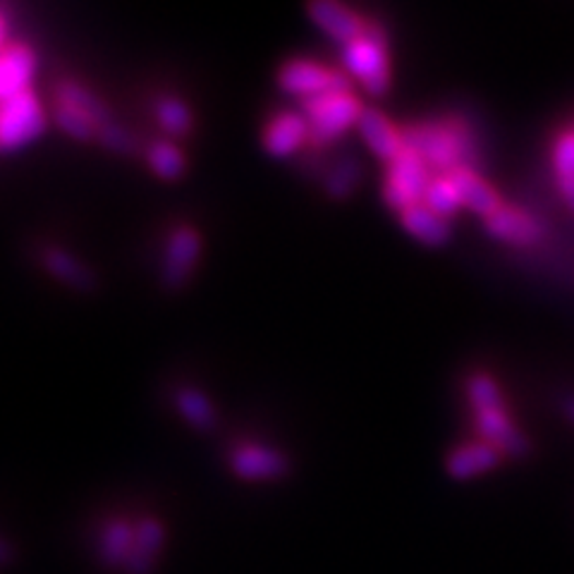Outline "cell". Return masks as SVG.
<instances>
[{
    "label": "cell",
    "mask_w": 574,
    "mask_h": 574,
    "mask_svg": "<svg viewBox=\"0 0 574 574\" xmlns=\"http://www.w3.org/2000/svg\"><path fill=\"white\" fill-rule=\"evenodd\" d=\"M403 144L431 170L443 176H452L455 170H472L476 161L474 137L462 120L409 125L403 130Z\"/></svg>",
    "instance_id": "obj_1"
},
{
    "label": "cell",
    "mask_w": 574,
    "mask_h": 574,
    "mask_svg": "<svg viewBox=\"0 0 574 574\" xmlns=\"http://www.w3.org/2000/svg\"><path fill=\"white\" fill-rule=\"evenodd\" d=\"M364 105L352 91L322 93L302 101V115L312 130V144L328 146L340 139L347 130L357 127Z\"/></svg>",
    "instance_id": "obj_2"
},
{
    "label": "cell",
    "mask_w": 574,
    "mask_h": 574,
    "mask_svg": "<svg viewBox=\"0 0 574 574\" xmlns=\"http://www.w3.org/2000/svg\"><path fill=\"white\" fill-rule=\"evenodd\" d=\"M345 70L357 77L371 97H383L391 89L389 48H385V32L379 24H367V32L357 42L342 46Z\"/></svg>",
    "instance_id": "obj_3"
},
{
    "label": "cell",
    "mask_w": 574,
    "mask_h": 574,
    "mask_svg": "<svg viewBox=\"0 0 574 574\" xmlns=\"http://www.w3.org/2000/svg\"><path fill=\"white\" fill-rule=\"evenodd\" d=\"M46 130V115L32 89L0 103V151H18Z\"/></svg>",
    "instance_id": "obj_4"
},
{
    "label": "cell",
    "mask_w": 574,
    "mask_h": 574,
    "mask_svg": "<svg viewBox=\"0 0 574 574\" xmlns=\"http://www.w3.org/2000/svg\"><path fill=\"white\" fill-rule=\"evenodd\" d=\"M431 180V168L426 166L417 154L405 149L389 164V176H385L383 184L385 204L399 213L424 204V196L429 192Z\"/></svg>",
    "instance_id": "obj_5"
},
{
    "label": "cell",
    "mask_w": 574,
    "mask_h": 574,
    "mask_svg": "<svg viewBox=\"0 0 574 574\" xmlns=\"http://www.w3.org/2000/svg\"><path fill=\"white\" fill-rule=\"evenodd\" d=\"M278 87L290 97L312 99L322 97V93L350 91V79L345 72L326 68L322 63L314 60H288L283 68L278 70Z\"/></svg>",
    "instance_id": "obj_6"
},
{
    "label": "cell",
    "mask_w": 574,
    "mask_h": 574,
    "mask_svg": "<svg viewBox=\"0 0 574 574\" xmlns=\"http://www.w3.org/2000/svg\"><path fill=\"white\" fill-rule=\"evenodd\" d=\"M202 257V235L192 225H180L170 233L164 261H161V283L168 290H180L190 283L194 269Z\"/></svg>",
    "instance_id": "obj_7"
},
{
    "label": "cell",
    "mask_w": 574,
    "mask_h": 574,
    "mask_svg": "<svg viewBox=\"0 0 574 574\" xmlns=\"http://www.w3.org/2000/svg\"><path fill=\"white\" fill-rule=\"evenodd\" d=\"M230 470L243 482H275L290 472V462L271 446L245 443L233 450Z\"/></svg>",
    "instance_id": "obj_8"
},
{
    "label": "cell",
    "mask_w": 574,
    "mask_h": 574,
    "mask_svg": "<svg viewBox=\"0 0 574 574\" xmlns=\"http://www.w3.org/2000/svg\"><path fill=\"white\" fill-rule=\"evenodd\" d=\"M261 142L269 156L290 158L300 154L306 144H312V130L302 113L285 111L266 123Z\"/></svg>",
    "instance_id": "obj_9"
},
{
    "label": "cell",
    "mask_w": 574,
    "mask_h": 574,
    "mask_svg": "<svg viewBox=\"0 0 574 574\" xmlns=\"http://www.w3.org/2000/svg\"><path fill=\"white\" fill-rule=\"evenodd\" d=\"M306 12H309V20L318 30L342 46L357 42V38L367 32L369 24L364 18H359L354 10L336 3V0H316V3L306 8Z\"/></svg>",
    "instance_id": "obj_10"
},
{
    "label": "cell",
    "mask_w": 574,
    "mask_h": 574,
    "mask_svg": "<svg viewBox=\"0 0 574 574\" xmlns=\"http://www.w3.org/2000/svg\"><path fill=\"white\" fill-rule=\"evenodd\" d=\"M359 135H362L364 144L369 146V151L373 156H379L381 161L391 164L393 158L405 151L403 144V132L395 130L389 117H385L376 109H364L362 117L357 123Z\"/></svg>",
    "instance_id": "obj_11"
},
{
    "label": "cell",
    "mask_w": 574,
    "mask_h": 574,
    "mask_svg": "<svg viewBox=\"0 0 574 574\" xmlns=\"http://www.w3.org/2000/svg\"><path fill=\"white\" fill-rule=\"evenodd\" d=\"M36 70V56L30 46L8 44L0 50V103L30 89Z\"/></svg>",
    "instance_id": "obj_12"
},
{
    "label": "cell",
    "mask_w": 574,
    "mask_h": 574,
    "mask_svg": "<svg viewBox=\"0 0 574 574\" xmlns=\"http://www.w3.org/2000/svg\"><path fill=\"white\" fill-rule=\"evenodd\" d=\"M42 266L53 280H58V283L77 292H91L99 285V278L91 271V266H87L82 259H77L75 254L63 247H48L42 254Z\"/></svg>",
    "instance_id": "obj_13"
},
{
    "label": "cell",
    "mask_w": 574,
    "mask_h": 574,
    "mask_svg": "<svg viewBox=\"0 0 574 574\" xmlns=\"http://www.w3.org/2000/svg\"><path fill=\"white\" fill-rule=\"evenodd\" d=\"M166 545V527L156 517L135 522V545L125 563L127 574H151Z\"/></svg>",
    "instance_id": "obj_14"
},
{
    "label": "cell",
    "mask_w": 574,
    "mask_h": 574,
    "mask_svg": "<svg viewBox=\"0 0 574 574\" xmlns=\"http://www.w3.org/2000/svg\"><path fill=\"white\" fill-rule=\"evenodd\" d=\"M476 429L486 443L496 446L500 452L513 458H525L529 452L527 436L507 417L505 409H488L476 414Z\"/></svg>",
    "instance_id": "obj_15"
},
{
    "label": "cell",
    "mask_w": 574,
    "mask_h": 574,
    "mask_svg": "<svg viewBox=\"0 0 574 574\" xmlns=\"http://www.w3.org/2000/svg\"><path fill=\"white\" fill-rule=\"evenodd\" d=\"M486 230L491 237L517 247H529L541 237V225L533 221L527 211L500 206L493 216L486 218Z\"/></svg>",
    "instance_id": "obj_16"
},
{
    "label": "cell",
    "mask_w": 574,
    "mask_h": 574,
    "mask_svg": "<svg viewBox=\"0 0 574 574\" xmlns=\"http://www.w3.org/2000/svg\"><path fill=\"white\" fill-rule=\"evenodd\" d=\"M498 464H500V450L496 446L486 443V440H476V443L460 446L458 450H452L446 460V470L452 479H458V482H466V479L496 470Z\"/></svg>",
    "instance_id": "obj_17"
},
{
    "label": "cell",
    "mask_w": 574,
    "mask_h": 574,
    "mask_svg": "<svg viewBox=\"0 0 574 574\" xmlns=\"http://www.w3.org/2000/svg\"><path fill=\"white\" fill-rule=\"evenodd\" d=\"M450 178L458 187L462 206L472 209L474 213H479V216H484V218L493 216V213L500 209L498 194L493 192V187L479 178L474 170H455Z\"/></svg>",
    "instance_id": "obj_18"
},
{
    "label": "cell",
    "mask_w": 574,
    "mask_h": 574,
    "mask_svg": "<svg viewBox=\"0 0 574 574\" xmlns=\"http://www.w3.org/2000/svg\"><path fill=\"white\" fill-rule=\"evenodd\" d=\"M399 223H403V228L414 239H419V243L429 247H443L450 239V223L446 218L436 216V213L431 209H426L424 204L399 213Z\"/></svg>",
    "instance_id": "obj_19"
},
{
    "label": "cell",
    "mask_w": 574,
    "mask_h": 574,
    "mask_svg": "<svg viewBox=\"0 0 574 574\" xmlns=\"http://www.w3.org/2000/svg\"><path fill=\"white\" fill-rule=\"evenodd\" d=\"M362 180H364L362 161L352 154H345L338 158V161H333L330 166L324 168V190L330 199H336V202L350 199L359 190Z\"/></svg>",
    "instance_id": "obj_20"
},
{
    "label": "cell",
    "mask_w": 574,
    "mask_h": 574,
    "mask_svg": "<svg viewBox=\"0 0 574 574\" xmlns=\"http://www.w3.org/2000/svg\"><path fill=\"white\" fill-rule=\"evenodd\" d=\"M132 545H135V525L127 522V519H111L101 529V563L109 567H125Z\"/></svg>",
    "instance_id": "obj_21"
},
{
    "label": "cell",
    "mask_w": 574,
    "mask_h": 574,
    "mask_svg": "<svg viewBox=\"0 0 574 574\" xmlns=\"http://www.w3.org/2000/svg\"><path fill=\"white\" fill-rule=\"evenodd\" d=\"M56 101L68 103L72 109L87 113L99 127L115 120L109 103H105L101 97H97V93H93L89 87H85L82 82H77V79H60L56 87Z\"/></svg>",
    "instance_id": "obj_22"
},
{
    "label": "cell",
    "mask_w": 574,
    "mask_h": 574,
    "mask_svg": "<svg viewBox=\"0 0 574 574\" xmlns=\"http://www.w3.org/2000/svg\"><path fill=\"white\" fill-rule=\"evenodd\" d=\"M176 409L196 431H211L218 419L216 407H213L211 399L196 389H180L176 393Z\"/></svg>",
    "instance_id": "obj_23"
},
{
    "label": "cell",
    "mask_w": 574,
    "mask_h": 574,
    "mask_svg": "<svg viewBox=\"0 0 574 574\" xmlns=\"http://www.w3.org/2000/svg\"><path fill=\"white\" fill-rule=\"evenodd\" d=\"M146 164L154 170L156 178L166 182H176L184 176L187 158L180 146L170 139H158L146 149Z\"/></svg>",
    "instance_id": "obj_24"
},
{
    "label": "cell",
    "mask_w": 574,
    "mask_h": 574,
    "mask_svg": "<svg viewBox=\"0 0 574 574\" xmlns=\"http://www.w3.org/2000/svg\"><path fill=\"white\" fill-rule=\"evenodd\" d=\"M156 120L166 135L170 137H184L190 135L194 127V115L182 99L178 97H164L156 103Z\"/></svg>",
    "instance_id": "obj_25"
},
{
    "label": "cell",
    "mask_w": 574,
    "mask_h": 574,
    "mask_svg": "<svg viewBox=\"0 0 574 574\" xmlns=\"http://www.w3.org/2000/svg\"><path fill=\"white\" fill-rule=\"evenodd\" d=\"M53 117H56V123L65 132V135L77 139V142H97V137H99V125L93 123V120L87 113L72 109V105H68V103L56 101V111H53Z\"/></svg>",
    "instance_id": "obj_26"
},
{
    "label": "cell",
    "mask_w": 574,
    "mask_h": 574,
    "mask_svg": "<svg viewBox=\"0 0 574 574\" xmlns=\"http://www.w3.org/2000/svg\"><path fill=\"white\" fill-rule=\"evenodd\" d=\"M424 206L431 209L436 216L446 218V221L462 206L458 187H455V182H452L450 176H436L431 180L429 192H426V196H424Z\"/></svg>",
    "instance_id": "obj_27"
},
{
    "label": "cell",
    "mask_w": 574,
    "mask_h": 574,
    "mask_svg": "<svg viewBox=\"0 0 574 574\" xmlns=\"http://www.w3.org/2000/svg\"><path fill=\"white\" fill-rule=\"evenodd\" d=\"M466 395H470L476 414L488 409H503V395L498 385L491 376H486V373H476V376L470 379V383H466Z\"/></svg>",
    "instance_id": "obj_28"
},
{
    "label": "cell",
    "mask_w": 574,
    "mask_h": 574,
    "mask_svg": "<svg viewBox=\"0 0 574 574\" xmlns=\"http://www.w3.org/2000/svg\"><path fill=\"white\" fill-rule=\"evenodd\" d=\"M97 142L103 146V149H109L113 154H120V156H130L137 151V139L132 132L120 125L117 120H111V123H105L103 127H99V137Z\"/></svg>",
    "instance_id": "obj_29"
},
{
    "label": "cell",
    "mask_w": 574,
    "mask_h": 574,
    "mask_svg": "<svg viewBox=\"0 0 574 574\" xmlns=\"http://www.w3.org/2000/svg\"><path fill=\"white\" fill-rule=\"evenodd\" d=\"M558 178H574V135H563L555 144Z\"/></svg>",
    "instance_id": "obj_30"
},
{
    "label": "cell",
    "mask_w": 574,
    "mask_h": 574,
    "mask_svg": "<svg viewBox=\"0 0 574 574\" xmlns=\"http://www.w3.org/2000/svg\"><path fill=\"white\" fill-rule=\"evenodd\" d=\"M560 194L565 196V202L574 209V178H558Z\"/></svg>",
    "instance_id": "obj_31"
},
{
    "label": "cell",
    "mask_w": 574,
    "mask_h": 574,
    "mask_svg": "<svg viewBox=\"0 0 574 574\" xmlns=\"http://www.w3.org/2000/svg\"><path fill=\"white\" fill-rule=\"evenodd\" d=\"M5 36H8V18L3 15V10H0V50H3L5 44Z\"/></svg>",
    "instance_id": "obj_32"
},
{
    "label": "cell",
    "mask_w": 574,
    "mask_h": 574,
    "mask_svg": "<svg viewBox=\"0 0 574 574\" xmlns=\"http://www.w3.org/2000/svg\"><path fill=\"white\" fill-rule=\"evenodd\" d=\"M10 558H12V551H10V545H8V543H5L3 539H0V565H5Z\"/></svg>",
    "instance_id": "obj_33"
},
{
    "label": "cell",
    "mask_w": 574,
    "mask_h": 574,
    "mask_svg": "<svg viewBox=\"0 0 574 574\" xmlns=\"http://www.w3.org/2000/svg\"><path fill=\"white\" fill-rule=\"evenodd\" d=\"M567 414H570V419L574 421V399H570V403H567Z\"/></svg>",
    "instance_id": "obj_34"
}]
</instances>
